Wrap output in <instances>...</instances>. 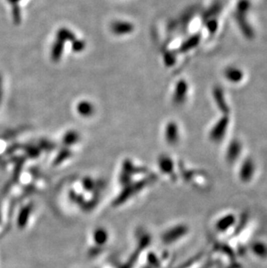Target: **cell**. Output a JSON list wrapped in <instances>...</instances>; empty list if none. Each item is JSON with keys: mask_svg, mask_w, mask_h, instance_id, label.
Masks as SVG:
<instances>
[{"mask_svg": "<svg viewBox=\"0 0 267 268\" xmlns=\"http://www.w3.org/2000/svg\"><path fill=\"white\" fill-rule=\"evenodd\" d=\"M109 239H110V234L106 229V227H97L92 232V242L94 244L95 247H97V248L101 247V246H106Z\"/></svg>", "mask_w": 267, "mask_h": 268, "instance_id": "cell-1", "label": "cell"}, {"mask_svg": "<svg viewBox=\"0 0 267 268\" xmlns=\"http://www.w3.org/2000/svg\"><path fill=\"white\" fill-rule=\"evenodd\" d=\"M254 172V167L251 162H245V165H243L241 171H240V174H241V178L243 181H248Z\"/></svg>", "mask_w": 267, "mask_h": 268, "instance_id": "cell-2", "label": "cell"}, {"mask_svg": "<svg viewBox=\"0 0 267 268\" xmlns=\"http://www.w3.org/2000/svg\"><path fill=\"white\" fill-rule=\"evenodd\" d=\"M253 251L257 255L260 256V257H264L267 255V247L264 244H260L258 243L253 246Z\"/></svg>", "mask_w": 267, "mask_h": 268, "instance_id": "cell-3", "label": "cell"}, {"mask_svg": "<svg viewBox=\"0 0 267 268\" xmlns=\"http://www.w3.org/2000/svg\"><path fill=\"white\" fill-rule=\"evenodd\" d=\"M233 217L232 216H227V217L224 218L220 221V223L218 224V227H220V229H221V230H225V229H226V226L231 227V225L233 224Z\"/></svg>", "mask_w": 267, "mask_h": 268, "instance_id": "cell-4", "label": "cell"}]
</instances>
